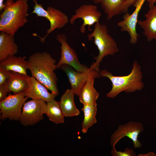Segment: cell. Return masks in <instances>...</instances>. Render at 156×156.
Returning <instances> with one entry per match:
<instances>
[{
    "mask_svg": "<svg viewBox=\"0 0 156 156\" xmlns=\"http://www.w3.org/2000/svg\"><path fill=\"white\" fill-rule=\"evenodd\" d=\"M31 76L44 85L51 92L58 95L57 78L54 72L56 60L46 51L31 54L28 60Z\"/></svg>",
    "mask_w": 156,
    "mask_h": 156,
    "instance_id": "1",
    "label": "cell"
},
{
    "mask_svg": "<svg viewBox=\"0 0 156 156\" xmlns=\"http://www.w3.org/2000/svg\"><path fill=\"white\" fill-rule=\"evenodd\" d=\"M0 16V31L14 36L27 22L28 0H6Z\"/></svg>",
    "mask_w": 156,
    "mask_h": 156,
    "instance_id": "2",
    "label": "cell"
},
{
    "mask_svg": "<svg viewBox=\"0 0 156 156\" xmlns=\"http://www.w3.org/2000/svg\"><path fill=\"white\" fill-rule=\"evenodd\" d=\"M100 74L101 77L109 78L112 83V89L106 94L109 98H114L122 92L130 93L141 90L144 87L141 67L136 60L133 64L131 73L127 75L114 76L105 69L101 70Z\"/></svg>",
    "mask_w": 156,
    "mask_h": 156,
    "instance_id": "3",
    "label": "cell"
},
{
    "mask_svg": "<svg viewBox=\"0 0 156 156\" xmlns=\"http://www.w3.org/2000/svg\"><path fill=\"white\" fill-rule=\"evenodd\" d=\"M88 37L89 41L94 40L99 51L98 55L94 57L95 62L90 68L100 72L99 65L103 58L118 52L119 48L115 41L108 33L107 26L99 22L95 24L93 31L88 34Z\"/></svg>",
    "mask_w": 156,
    "mask_h": 156,
    "instance_id": "4",
    "label": "cell"
},
{
    "mask_svg": "<svg viewBox=\"0 0 156 156\" xmlns=\"http://www.w3.org/2000/svg\"><path fill=\"white\" fill-rule=\"evenodd\" d=\"M34 3V10L31 13L36 14L38 17L45 18L50 23V27L47 31L46 34L43 37L38 36L36 34L33 35L38 37L42 43L45 42L46 38L56 29L63 27L68 22V16L60 10L51 6L45 10L41 4H39L37 0H32Z\"/></svg>",
    "mask_w": 156,
    "mask_h": 156,
    "instance_id": "5",
    "label": "cell"
},
{
    "mask_svg": "<svg viewBox=\"0 0 156 156\" xmlns=\"http://www.w3.org/2000/svg\"><path fill=\"white\" fill-rule=\"evenodd\" d=\"M27 99L25 91L17 94H9L0 101V119L19 120L23 106Z\"/></svg>",
    "mask_w": 156,
    "mask_h": 156,
    "instance_id": "6",
    "label": "cell"
},
{
    "mask_svg": "<svg viewBox=\"0 0 156 156\" xmlns=\"http://www.w3.org/2000/svg\"><path fill=\"white\" fill-rule=\"evenodd\" d=\"M144 130L143 124L139 122L130 121L120 125L111 135L110 142L112 148L122 138L127 137L132 141L135 149L141 147L142 144L138 140L139 135Z\"/></svg>",
    "mask_w": 156,
    "mask_h": 156,
    "instance_id": "7",
    "label": "cell"
},
{
    "mask_svg": "<svg viewBox=\"0 0 156 156\" xmlns=\"http://www.w3.org/2000/svg\"><path fill=\"white\" fill-rule=\"evenodd\" d=\"M47 102L41 100L32 99L24 104L19 120L24 126H32L42 120L45 114Z\"/></svg>",
    "mask_w": 156,
    "mask_h": 156,
    "instance_id": "8",
    "label": "cell"
},
{
    "mask_svg": "<svg viewBox=\"0 0 156 156\" xmlns=\"http://www.w3.org/2000/svg\"><path fill=\"white\" fill-rule=\"evenodd\" d=\"M56 39L61 45V57L56 65L57 69H59L62 65L66 64L77 71L85 72L89 70V68L85 66L80 63L76 52L68 43L67 37L65 34H57Z\"/></svg>",
    "mask_w": 156,
    "mask_h": 156,
    "instance_id": "9",
    "label": "cell"
},
{
    "mask_svg": "<svg viewBox=\"0 0 156 156\" xmlns=\"http://www.w3.org/2000/svg\"><path fill=\"white\" fill-rule=\"evenodd\" d=\"M60 68L66 73L70 84L71 89L77 96H79L82 88L90 77L94 76L97 78L101 77L100 72L90 68L87 71L80 72L75 70L68 65L64 64Z\"/></svg>",
    "mask_w": 156,
    "mask_h": 156,
    "instance_id": "10",
    "label": "cell"
},
{
    "mask_svg": "<svg viewBox=\"0 0 156 156\" xmlns=\"http://www.w3.org/2000/svg\"><path fill=\"white\" fill-rule=\"evenodd\" d=\"M102 16L101 13L98 10L97 6L92 4H84L79 7L75 11V14L73 15L69 21L71 24L73 25L76 20L81 18L83 23L79 29L82 33L86 31V27L88 26V29L91 30L90 26L99 22Z\"/></svg>",
    "mask_w": 156,
    "mask_h": 156,
    "instance_id": "11",
    "label": "cell"
},
{
    "mask_svg": "<svg viewBox=\"0 0 156 156\" xmlns=\"http://www.w3.org/2000/svg\"><path fill=\"white\" fill-rule=\"evenodd\" d=\"M145 0H137L133 5L135 7V10L130 14L127 12L125 13L123 16V20L117 24L121 31H126L130 36V42L134 44L138 42L139 35L136 31V25L138 23V17Z\"/></svg>",
    "mask_w": 156,
    "mask_h": 156,
    "instance_id": "12",
    "label": "cell"
},
{
    "mask_svg": "<svg viewBox=\"0 0 156 156\" xmlns=\"http://www.w3.org/2000/svg\"><path fill=\"white\" fill-rule=\"evenodd\" d=\"M27 81L28 87L25 92L28 99L41 100L47 102L54 100L57 95L49 93L44 85L32 76L28 75Z\"/></svg>",
    "mask_w": 156,
    "mask_h": 156,
    "instance_id": "13",
    "label": "cell"
},
{
    "mask_svg": "<svg viewBox=\"0 0 156 156\" xmlns=\"http://www.w3.org/2000/svg\"><path fill=\"white\" fill-rule=\"evenodd\" d=\"M144 16L145 19L138 21L137 24L143 30L148 41L156 40V5L149 8Z\"/></svg>",
    "mask_w": 156,
    "mask_h": 156,
    "instance_id": "14",
    "label": "cell"
},
{
    "mask_svg": "<svg viewBox=\"0 0 156 156\" xmlns=\"http://www.w3.org/2000/svg\"><path fill=\"white\" fill-rule=\"evenodd\" d=\"M26 57H17L15 55L8 56L0 61V67L8 71L23 74L27 75V70L28 62L25 60Z\"/></svg>",
    "mask_w": 156,
    "mask_h": 156,
    "instance_id": "15",
    "label": "cell"
},
{
    "mask_svg": "<svg viewBox=\"0 0 156 156\" xmlns=\"http://www.w3.org/2000/svg\"><path fill=\"white\" fill-rule=\"evenodd\" d=\"M75 94L71 89H67L62 96L60 101L63 114L66 117L78 116L80 114L74 101Z\"/></svg>",
    "mask_w": 156,
    "mask_h": 156,
    "instance_id": "16",
    "label": "cell"
},
{
    "mask_svg": "<svg viewBox=\"0 0 156 156\" xmlns=\"http://www.w3.org/2000/svg\"><path fill=\"white\" fill-rule=\"evenodd\" d=\"M18 51V46L15 42L14 36L1 32L0 61L8 56L14 55Z\"/></svg>",
    "mask_w": 156,
    "mask_h": 156,
    "instance_id": "17",
    "label": "cell"
},
{
    "mask_svg": "<svg viewBox=\"0 0 156 156\" xmlns=\"http://www.w3.org/2000/svg\"><path fill=\"white\" fill-rule=\"evenodd\" d=\"M23 74L11 71L7 81L9 93L17 94L26 91L28 87L27 77Z\"/></svg>",
    "mask_w": 156,
    "mask_h": 156,
    "instance_id": "18",
    "label": "cell"
},
{
    "mask_svg": "<svg viewBox=\"0 0 156 156\" xmlns=\"http://www.w3.org/2000/svg\"><path fill=\"white\" fill-rule=\"evenodd\" d=\"M96 78L94 76L90 77L82 88L78 96L79 101L82 104L96 103L99 94L94 86V80Z\"/></svg>",
    "mask_w": 156,
    "mask_h": 156,
    "instance_id": "19",
    "label": "cell"
},
{
    "mask_svg": "<svg viewBox=\"0 0 156 156\" xmlns=\"http://www.w3.org/2000/svg\"><path fill=\"white\" fill-rule=\"evenodd\" d=\"M81 108L84 114L82 123L81 132L86 133L88 129L97 122L96 116L97 112V104H83Z\"/></svg>",
    "mask_w": 156,
    "mask_h": 156,
    "instance_id": "20",
    "label": "cell"
},
{
    "mask_svg": "<svg viewBox=\"0 0 156 156\" xmlns=\"http://www.w3.org/2000/svg\"><path fill=\"white\" fill-rule=\"evenodd\" d=\"M45 114L49 120L56 124L63 123L65 117L61 109L60 102L55 99L47 102Z\"/></svg>",
    "mask_w": 156,
    "mask_h": 156,
    "instance_id": "21",
    "label": "cell"
},
{
    "mask_svg": "<svg viewBox=\"0 0 156 156\" xmlns=\"http://www.w3.org/2000/svg\"><path fill=\"white\" fill-rule=\"evenodd\" d=\"M125 0H102L101 7L106 14L107 20L122 13Z\"/></svg>",
    "mask_w": 156,
    "mask_h": 156,
    "instance_id": "22",
    "label": "cell"
},
{
    "mask_svg": "<svg viewBox=\"0 0 156 156\" xmlns=\"http://www.w3.org/2000/svg\"><path fill=\"white\" fill-rule=\"evenodd\" d=\"M111 153L113 156H135L136 153L132 149L126 148L123 151H117L115 147L112 148Z\"/></svg>",
    "mask_w": 156,
    "mask_h": 156,
    "instance_id": "23",
    "label": "cell"
},
{
    "mask_svg": "<svg viewBox=\"0 0 156 156\" xmlns=\"http://www.w3.org/2000/svg\"><path fill=\"white\" fill-rule=\"evenodd\" d=\"M11 71L7 70L0 67V85L6 82L9 78Z\"/></svg>",
    "mask_w": 156,
    "mask_h": 156,
    "instance_id": "24",
    "label": "cell"
},
{
    "mask_svg": "<svg viewBox=\"0 0 156 156\" xmlns=\"http://www.w3.org/2000/svg\"><path fill=\"white\" fill-rule=\"evenodd\" d=\"M8 93L9 92L7 82L0 85V101L3 100L7 97Z\"/></svg>",
    "mask_w": 156,
    "mask_h": 156,
    "instance_id": "25",
    "label": "cell"
},
{
    "mask_svg": "<svg viewBox=\"0 0 156 156\" xmlns=\"http://www.w3.org/2000/svg\"><path fill=\"white\" fill-rule=\"evenodd\" d=\"M137 0H127L125 1L122 7V13H126L127 12L129 8L131 5H133Z\"/></svg>",
    "mask_w": 156,
    "mask_h": 156,
    "instance_id": "26",
    "label": "cell"
},
{
    "mask_svg": "<svg viewBox=\"0 0 156 156\" xmlns=\"http://www.w3.org/2000/svg\"><path fill=\"white\" fill-rule=\"evenodd\" d=\"M138 155L139 156H156V154L154 152H150L145 154H139Z\"/></svg>",
    "mask_w": 156,
    "mask_h": 156,
    "instance_id": "27",
    "label": "cell"
},
{
    "mask_svg": "<svg viewBox=\"0 0 156 156\" xmlns=\"http://www.w3.org/2000/svg\"><path fill=\"white\" fill-rule=\"evenodd\" d=\"M146 1L148 3L149 8L155 5V3L156 2V0H146Z\"/></svg>",
    "mask_w": 156,
    "mask_h": 156,
    "instance_id": "28",
    "label": "cell"
},
{
    "mask_svg": "<svg viewBox=\"0 0 156 156\" xmlns=\"http://www.w3.org/2000/svg\"><path fill=\"white\" fill-rule=\"evenodd\" d=\"M4 0H0V11L3 10L5 7V4L3 3Z\"/></svg>",
    "mask_w": 156,
    "mask_h": 156,
    "instance_id": "29",
    "label": "cell"
},
{
    "mask_svg": "<svg viewBox=\"0 0 156 156\" xmlns=\"http://www.w3.org/2000/svg\"><path fill=\"white\" fill-rule=\"evenodd\" d=\"M92 1L96 4H99L101 3L102 0H92Z\"/></svg>",
    "mask_w": 156,
    "mask_h": 156,
    "instance_id": "30",
    "label": "cell"
},
{
    "mask_svg": "<svg viewBox=\"0 0 156 156\" xmlns=\"http://www.w3.org/2000/svg\"><path fill=\"white\" fill-rule=\"evenodd\" d=\"M127 0H125V1H127Z\"/></svg>",
    "mask_w": 156,
    "mask_h": 156,
    "instance_id": "31",
    "label": "cell"
}]
</instances>
